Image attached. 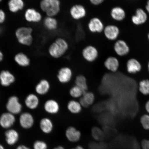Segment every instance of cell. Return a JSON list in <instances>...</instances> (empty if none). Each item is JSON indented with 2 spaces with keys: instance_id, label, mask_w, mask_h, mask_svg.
Instances as JSON below:
<instances>
[{
  "instance_id": "cell-1",
  "label": "cell",
  "mask_w": 149,
  "mask_h": 149,
  "mask_svg": "<svg viewBox=\"0 0 149 149\" xmlns=\"http://www.w3.org/2000/svg\"><path fill=\"white\" fill-rule=\"evenodd\" d=\"M69 47V44L66 39L58 37L50 45L48 53L53 58L58 59L66 53Z\"/></svg>"
},
{
  "instance_id": "cell-2",
  "label": "cell",
  "mask_w": 149,
  "mask_h": 149,
  "mask_svg": "<svg viewBox=\"0 0 149 149\" xmlns=\"http://www.w3.org/2000/svg\"><path fill=\"white\" fill-rule=\"evenodd\" d=\"M60 0H42L40 3V8L47 16L55 17L61 10Z\"/></svg>"
},
{
  "instance_id": "cell-3",
  "label": "cell",
  "mask_w": 149,
  "mask_h": 149,
  "mask_svg": "<svg viewBox=\"0 0 149 149\" xmlns=\"http://www.w3.org/2000/svg\"><path fill=\"white\" fill-rule=\"evenodd\" d=\"M81 55L85 61L89 63H93L98 58L99 52L96 47L89 45L83 48Z\"/></svg>"
},
{
  "instance_id": "cell-4",
  "label": "cell",
  "mask_w": 149,
  "mask_h": 149,
  "mask_svg": "<svg viewBox=\"0 0 149 149\" xmlns=\"http://www.w3.org/2000/svg\"><path fill=\"white\" fill-rule=\"evenodd\" d=\"M69 13L72 19L78 21L83 19L86 17L87 11L83 5L77 3L70 7Z\"/></svg>"
},
{
  "instance_id": "cell-5",
  "label": "cell",
  "mask_w": 149,
  "mask_h": 149,
  "mask_svg": "<svg viewBox=\"0 0 149 149\" xmlns=\"http://www.w3.org/2000/svg\"><path fill=\"white\" fill-rule=\"evenodd\" d=\"M87 27L91 33H99L103 32L105 26L100 18L95 17L89 20Z\"/></svg>"
},
{
  "instance_id": "cell-6",
  "label": "cell",
  "mask_w": 149,
  "mask_h": 149,
  "mask_svg": "<svg viewBox=\"0 0 149 149\" xmlns=\"http://www.w3.org/2000/svg\"><path fill=\"white\" fill-rule=\"evenodd\" d=\"M73 76V72L69 67L65 66L61 68L58 72L57 78L59 83L67 84L70 82Z\"/></svg>"
},
{
  "instance_id": "cell-7",
  "label": "cell",
  "mask_w": 149,
  "mask_h": 149,
  "mask_svg": "<svg viewBox=\"0 0 149 149\" xmlns=\"http://www.w3.org/2000/svg\"><path fill=\"white\" fill-rule=\"evenodd\" d=\"M24 17L26 21L31 23H38L42 20L41 14L33 8H29L26 10Z\"/></svg>"
},
{
  "instance_id": "cell-8",
  "label": "cell",
  "mask_w": 149,
  "mask_h": 149,
  "mask_svg": "<svg viewBox=\"0 0 149 149\" xmlns=\"http://www.w3.org/2000/svg\"><path fill=\"white\" fill-rule=\"evenodd\" d=\"M6 109L9 113L13 115L18 114L21 112L22 106L17 97L13 96L9 98L7 104Z\"/></svg>"
},
{
  "instance_id": "cell-9",
  "label": "cell",
  "mask_w": 149,
  "mask_h": 149,
  "mask_svg": "<svg viewBox=\"0 0 149 149\" xmlns=\"http://www.w3.org/2000/svg\"><path fill=\"white\" fill-rule=\"evenodd\" d=\"M65 135L69 141L73 143L78 142L81 139V132L72 126L67 128L65 130Z\"/></svg>"
},
{
  "instance_id": "cell-10",
  "label": "cell",
  "mask_w": 149,
  "mask_h": 149,
  "mask_svg": "<svg viewBox=\"0 0 149 149\" xmlns=\"http://www.w3.org/2000/svg\"><path fill=\"white\" fill-rule=\"evenodd\" d=\"M104 36L107 40L113 41L116 40L120 34L119 28L114 25H109L104 28L103 31Z\"/></svg>"
},
{
  "instance_id": "cell-11",
  "label": "cell",
  "mask_w": 149,
  "mask_h": 149,
  "mask_svg": "<svg viewBox=\"0 0 149 149\" xmlns=\"http://www.w3.org/2000/svg\"><path fill=\"white\" fill-rule=\"evenodd\" d=\"M44 109L47 113L51 115H56L60 111V107L57 100L49 99L45 103Z\"/></svg>"
},
{
  "instance_id": "cell-12",
  "label": "cell",
  "mask_w": 149,
  "mask_h": 149,
  "mask_svg": "<svg viewBox=\"0 0 149 149\" xmlns=\"http://www.w3.org/2000/svg\"><path fill=\"white\" fill-rule=\"evenodd\" d=\"M113 49L117 54L120 56L127 55L129 53L130 50L128 44L122 40H117L115 43Z\"/></svg>"
},
{
  "instance_id": "cell-13",
  "label": "cell",
  "mask_w": 149,
  "mask_h": 149,
  "mask_svg": "<svg viewBox=\"0 0 149 149\" xmlns=\"http://www.w3.org/2000/svg\"><path fill=\"white\" fill-rule=\"evenodd\" d=\"M32 28L28 27H22L16 30L15 35L18 41L23 40L29 38L32 36Z\"/></svg>"
},
{
  "instance_id": "cell-14",
  "label": "cell",
  "mask_w": 149,
  "mask_h": 149,
  "mask_svg": "<svg viewBox=\"0 0 149 149\" xmlns=\"http://www.w3.org/2000/svg\"><path fill=\"white\" fill-rule=\"evenodd\" d=\"M132 21L136 25H142L148 19L146 13L141 8H138L136 11L135 15L132 16Z\"/></svg>"
},
{
  "instance_id": "cell-15",
  "label": "cell",
  "mask_w": 149,
  "mask_h": 149,
  "mask_svg": "<svg viewBox=\"0 0 149 149\" xmlns=\"http://www.w3.org/2000/svg\"><path fill=\"white\" fill-rule=\"evenodd\" d=\"M15 121L13 114L10 113H3L0 117V125L4 128H8L12 127Z\"/></svg>"
},
{
  "instance_id": "cell-16",
  "label": "cell",
  "mask_w": 149,
  "mask_h": 149,
  "mask_svg": "<svg viewBox=\"0 0 149 149\" xmlns=\"http://www.w3.org/2000/svg\"><path fill=\"white\" fill-rule=\"evenodd\" d=\"M34 120L32 115L30 113H25L20 115L19 123L20 125L25 129H29L33 126Z\"/></svg>"
},
{
  "instance_id": "cell-17",
  "label": "cell",
  "mask_w": 149,
  "mask_h": 149,
  "mask_svg": "<svg viewBox=\"0 0 149 149\" xmlns=\"http://www.w3.org/2000/svg\"><path fill=\"white\" fill-rule=\"evenodd\" d=\"M51 89V84L47 80L42 79L39 82L35 87V91L37 94L40 95L47 94Z\"/></svg>"
},
{
  "instance_id": "cell-18",
  "label": "cell",
  "mask_w": 149,
  "mask_h": 149,
  "mask_svg": "<svg viewBox=\"0 0 149 149\" xmlns=\"http://www.w3.org/2000/svg\"><path fill=\"white\" fill-rule=\"evenodd\" d=\"M43 22L45 28L48 31H54L58 28V21L55 17L47 16Z\"/></svg>"
},
{
  "instance_id": "cell-19",
  "label": "cell",
  "mask_w": 149,
  "mask_h": 149,
  "mask_svg": "<svg viewBox=\"0 0 149 149\" xmlns=\"http://www.w3.org/2000/svg\"><path fill=\"white\" fill-rule=\"evenodd\" d=\"M40 127L44 134H48L51 133L53 132L54 128L53 121L47 117L43 118L40 121Z\"/></svg>"
},
{
  "instance_id": "cell-20",
  "label": "cell",
  "mask_w": 149,
  "mask_h": 149,
  "mask_svg": "<svg viewBox=\"0 0 149 149\" xmlns=\"http://www.w3.org/2000/svg\"><path fill=\"white\" fill-rule=\"evenodd\" d=\"M15 81L14 76L8 71L3 70L0 73V81L3 86H9Z\"/></svg>"
},
{
  "instance_id": "cell-21",
  "label": "cell",
  "mask_w": 149,
  "mask_h": 149,
  "mask_svg": "<svg viewBox=\"0 0 149 149\" xmlns=\"http://www.w3.org/2000/svg\"><path fill=\"white\" fill-rule=\"evenodd\" d=\"M104 65L108 70L111 72H116L119 67V61L116 57L110 56L104 61Z\"/></svg>"
},
{
  "instance_id": "cell-22",
  "label": "cell",
  "mask_w": 149,
  "mask_h": 149,
  "mask_svg": "<svg viewBox=\"0 0 149 149\" xmlns=\"http://www.w3.org/2000/svg\"><path fill=\"white\" fill-rule=\"evenodd\" d=\"M8 6L11 12L15 13L24 8L25 3L23 0H9Z\"/></svg>"
},
{
  "instance_id": "cell-23",
  "label": "cell",
  "mask_w": 149,
  "mask_h": 149,
  "mask_svg": "<svg viewBox=\"0 0 149 149\" xmlns=\"http://www.w3.org/2000/svg\"><path fill=\"white\" fill-rule=\"evenodd\" d=\"M110 15L112 18L117 21H121L123 20L126 17V13L124 9L122 7L116 6L112 8Z\"/></svg>"
},
{
  "instance_id": "cell-24",
  "label": "cell",
  "mask_w": 149,
  "mask_h": 149,
  "mask_svg": "<svg viewBox=\"0 0 149 149\" xmlns=\"http://www.w3.org/2000/svg\"><path fill=\"white\" fill-rule=\"evenodd\" d=\"M127 69L129 73L135 74L141 70V66L136 59L131 58L128 60L127 63Z\"/></svg>"
},
{
  "instance_id": "cell-25",
  "label": "cell",
  "mask_w": 149,
  "mask_h": 149,
  "mask_svg": "<svg viewBox=\"0 0 149 149\" xmlns=\"http://www.w3.org/2000/svg\"><path fill=\"white\" fill-rule=\"evenodd\" d=\"M6 140L7 144L13 145L15 144L18 141L19 135L18 132L14 130H9L6 132Z\"/></svg>"
},
{
  "instance_id": "cell-26",
  "label": "cell",
  "mask_w": 149,
  "mask_h": 149,
  "mask_svg": "<svg viewBox=\"0 0 149 149\" xmlns=\"http://www.w3.org/2000/svg\"><path fill=\"white\" fill-rule=\"evenodd\" d=\"M67 109L72 114H78L81 112L82 107L79 101L76 100H70L67 104Z\"/></svg>"
},
{
  "instance_id": "cell-27",
  "label": "cell",
  "mask_w": 149,
  "mask_h": 149,
  "mask_svg": "<svg viewBox=\"0 0 149 149\" xmlns=\"http://www.w3.org/2000/svg\"><path fill=\"white\" fill-rule=\"evenodd\" d=\"M40 100L36 95L31 94L28 95L25 100V104L29 109H34L38 107Z\"/></svg>"
},
{
  "instance_id": "cell-28",
  "label": "cell",
  "mask_w": 149,
  "mask_h": 149,
  "mask_svg": "<svg viewBox=\"0 0 149 149\" xmlns=\"http://www.w3.org/2000/svg\"><path fill=\"white\" fill-rule=\"evenodd\" d=\"M75 85L79 87L84 92L88 91V88L86 77L82 74H79L76 77Z\"/></svg>"
},
{
  "instance_id": "cell-29",
  "label": "cell",
  "mask_w": 149,
  "mask_h": 149,
  "mask_svg": "<svg viewBox=\"0 0 149 149\" xmlns=\"http://www.w3.org/2000/svg\"><path fill=\"white\" fill-rule=\"evenodd\" d=\"M14 59L16 62L19 66L26 67L29 66L30 60L25 54L22 53H18L15 56Z\"/></svg>"
},
{
  "instance_id": "cell-30",
  "label": "cell",
  "mask_w": 149,
  "mask_h": 149,
  "mask_svg": "<svg viewBox=\"0 0 149 149\" xmlns=\"http://www.w3.org/2000/svg\"><path fill=\"white\" fill-rule=\"evenodd\" d=\"M84 93L81 89L76 85L72 86L69 91L70 96L74 99L81 98L82 97Z\"/></svg>"
},
{
  "instance_id": "cell-31",
  "label": "cell",
  "mask_w": 149,
  "mask_h": 149,
  "mask_svg": "<svg viewBox=\"0 0 149 149\" xmlns=\"http://www.w3.org/2000/svg\"><path fill=\"white\" fill-rule=\"evenodd\" d=\"M81 98L89 107L94 103L95 100L94 93L88 91L84 93Z\"/></svg>"
},
{
  "instance_id": "cell-32",
  "label": "cell",
  "mask_w": 149,
  "mask_h": 149,
  "mask_svg": "<svg viewBox=\"0 0 149 149\" xmlns=\"http://www.w3.org/2000/svg\"><path fill=\"white\" fill-rule=\"evenodd\" d=\"M139 89L141 94L147 95H149V80L144 79L139 84Z\"/></svg>"
},
{
  "instance_id": "cell-33",
  "label": "cell",
  "mask_w": 149,
  "mask_h": 149,
  "mask_svg": "<svg viewBox=\"0 0 149 149\" xmlns=\"http://www.w3.org/2000/svg\"><path fill=\"white\" fill-rule=\"evenodd\" d=\"M91 135L93 139L96 141L101 140L104 137L102 130L97 127H94L92 128Z\"/></svg>"
},
{
  "instance_id": "cell-34",
  "label": "cell",
  "mask_w": 149,
  "mask_h": 149,
  "mask_svg": "<svg viewBox=\"0 0 149 149\" xmlns=\"http://www.w3.org/2000/svg\"><path fill=\"white\" fill-rule=\"evenodd\" d=\"M140 121L143 128L145 130H149V115H143L141 117Z\"/></svg>"
},
{
  "instance_id": "cell-35",
  "label": "cell",
  "mask_w": 149,
  "mask_h": 149,
  "mask_svg": "<svg viewBox=\"0 0 149 149\" xmlns=\"http://www.w3.org/2000/svg\"><path fill=\"white\" fill-rule=\"evenodd\" d=\"M48 148L47 144L42 141H36L33 145V149H48Z\"/></svg>"
},
{
  "instance_id": "cell-36",
  "label": "cell",
  "mask_w": 149,
  "mask_h": 149,
  "mask_svg": "<svg viewBox=\"0 0 149 149\" xmlns=\"http://www.w3.org/2000/svg\"><path fill=\"white\" fill-rule=\"evenodd\" d=\"M141 147L142 149H149V140L144 139L141 141Z\"/></svg>"
},
{
  "instance_id": "cell-37",
  "label": "cell",
  "mask_w": 149,
  "mask_h": 149,
  "mask_svg": "<svg viewBox=\"0 0 149 149\" xmlns=\"http://www.w3.org/2000/svg\"><path fill=\"white\" fill-rule=\"evenodd\" d=\"M6 19V14L2 9H0V24L4 23Z\"/></svg>"
},
{
  "instance_id": "cell-38",
  "label": "cell",
  "mask_w": 149,
  "mask_h": 149,
  "mask_svg": "<svg viewBox=\"0 0 149 149\" xmlns=\"http://www.w3.org/2000/svg\"><path fill=\"white\" fill-rule=\"evenodd\" d=\"M105 0H89V2L91 4L97 6L102 4Z\"/></svg>"
},
{
  "instance_id": "cell-39",
  "label": "cell",
  "mask_w": 149,
  "mask_h": 149,
  "mask_svg": "<svg viewBox=\"0 0 149 149\" xmlns=\"http://www.w3.org/2000/svg\"><path fill=\"white\" fill-rule=\"evenodd\" d=\"M16 149H31L29 147L24 145H20Z\"/></svg>"
},
{
  "instance_id": "cell-40",
  "label": "cell",
  "mask_w": 149,
  "mask_h": 149,
  "mask_svg": "<svg viewBox=\"0 0 149 149\" xmlns=\"http://www.w3.org/2000/svg\"><path fill=\"white\" fill-rule=\"evenodd\" d=\"M145 107L146 111L149 113V100L146 102L145 104Z\"/></svg>"
},
{
  "instance_id": "cell-41",
  "label": "cell",
  "mask_w": 149,
  "mask_h": 149,
  "mask_svg": "<svg viewBox=\"0 0 149 149\" xmlns=\"http://www.w3.org/2000/svg\"><path fill=\"white\" fill-rule=\"evenodd\" d=\"M71 149H85L84 148H83L82 146H81V145H77V146H76L75 147V148H72Z\"/></svg>"
},
{
  "instance_id": "cell-42",
  "label": "cell",
  "mask_w": 149,
  "mask_h": 149,
  "mask_svg": "<svg viewBox=\"0 0 149 149\" xmlns=\"http://www.w3.org/2000/svg\"><path fill=\"white\" fill-rule=\"evenodd\" d=\"M146 9L149 13V0L147 1L146 5Z\"/></svg>"
},
{
  "instance_id": "cell-43",
  "label": "cell",
  "mask_w": 149,
  "mask_h": 149,
  "mask_svg": "<svg viewBox=\"0 0 149 149\" xmlns=\"http://www.w3.org/2000/svg\"><path fill=\"white\" fill-rule=\"evenodd\" d=\"M53 149H65L62 146H58L55 147V148H53Z\"/></svg>"
},
{
  "instance_id": "cell-44",
  "label": "cell",
  "mask_w": 149,
  "mask_h": 149,
  "mask_svg": "<svg viewBox=\"0 0 149 149\" xmlns=\"http://www.w3.org/2000/svg\"><path fill=\"white\" fill-rule=\"evenodd\" d=\"M3 58V54L2 52L0 50V61H2Z\"/></svg>"
},
{
  "instance_id": "cell-45",
  "label": "cell",
  "mask_w": 149,
  "mask_h": 149,
  "mask_svg": "<svg viewBox=\"0 0 149 149\" xmlns=\"http://www.w3.org/2000/svg\"><path fill=\"white\" fill-rule=\"evenodd\" d=\"M0 149H5L4 147L2 145L0 144Z\"/></svg>"
},
{
  "instance_id": "cell-46",
  "label": "cell",
  "mask_w": 149,
  "mask_h": 149,
  "mask_svg": "<svg viewBox=\"0 0 149 149\" xmlns=\"http://www.w3.org/2000/svg\"><path fill=\"white\" fill-rule=\"evenodd\" d=\"M2 29L1 27H0V34H1V33H2Z\"/></svg>"
},
{
  "instance_id": "cell-47",
  "label": "cell",
  "mask_w": 149,
  "mask_h": 149,
  "mask_svg": "<svg viewBox=\"0 0 149 149\" xmlns=\"http://www.w3.org/2000/svg\"><path fill=\"white\" fill-rule=\"evenodd\" d=\"M148 70H149V62L148 63Z\"/></svg>"
},
{
  "instance_id": "cell-48",
  "label": "cell",
  "mask_w": 149,
  "mask_h": 149,
  "mask_svg": "<svg viewBox=\"0 0 149 149\" xmlns=\"http://www.w3.org/2000/svg\"><path fill=\"white\" fill-rule=\"evenodd\" d=\"M148 40H149V33L148 35Z\"/></svg>"
},
{
  "instance_id": "cell-49",
  "label": "cell",
  "mask_w": 149,
  "mask_h": 149,
  "mask_svg": "<svg viewBox=\"0 0 149 149\" xmlns=\"http://www.w3.org/2000/svg\"><path fill=\"white\" fill-rule=\"evenodd\" d=\"M2 1H3V0H0V3H1V2Z\"/></svg>"
}]
</instances>
